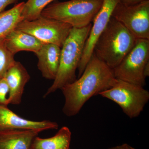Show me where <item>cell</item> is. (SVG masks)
Here are the masks:
<instances>
[{"instance_id": "obj_1", "label": "cell", "mask_w": 149, "mask_h": 149, "mask_svg": "<svg viewBox=\"0 0 149 149\" xmlns=\"http://www.w3.org/2000/svg\"><path fill=\"white\" fill-rule=\"evenodd\" d=\"M116 80L113 69L93 53L79 78L61 89L65 98L63 113L76 115L89 99L111 88Z\"/></svg>"}, {"instance_id": "obj_21", "label": "cell", "mask_w": 149, "mask_h": 149, "mask_svg": "<svg viewBox=\"0 0 149 149\" xmlns=\"http://www.w3.org/2000/svg\"><path fill=\"white\" fill-rule=\"evenodd\" d=\"M147 1L149 0H120V2L125 5L129 6L136 4Z\"/></svg>"}, {"instance_id": "obj_14", "label": "cell", "mask_w": 149, "mask_h": 149, "mask_svg": "<svg viewBox=\"0 0 149 149\" xmlns=\"http://www.w3.org/2000/svg\"><path fill=\"white\" fill-rule=\"evenodd\" d=\"M40 132L24 129L0 133V149H30L34 139Z\"/></svg>"}, {"instance_id": "obj_16", "label": "cell", "mask_w": 149, "mask_h": 149, "mask_svg": "<svg viewBox=\"0 0 149 149\" xmlns=\"http://www.w3.org/2000/svg\"><path fill=\"white\" fill-rule=\"evenodd\" d=\"M24 3L22 2L10 9L0 13V40L5 39L23 20L22 13Z\"/></svg>"}, {"instance_id": "obj_5", "label": "cell", "mask_w": 149, "mask_h": 149, "mask_svg": "<svg viewBox=\"0 0 149 149\" xmlns=\"http://www.w3.org/2000/svg\"><path fill=\"white\" fill-rule=\"evenodd\" d=\"M99 95L117 104L130 118L138 117L149 100V92L144 87L118 79Z\"/></svg>"}, {"instance_id": "obj_13", "label": "cell", "mask_w": 149, "mask_h": 149, "mask_svg": "<svg viewBox=\"0 0 149 149\" xmlns=\"http://www.w3.org/2000/svg\"><path fill=\"white\" fill-rule=\"evenodd\" d=\"M7 48L13 54L21 51H28L36 53L43 44L33 35L15 29L4 39Z\"/></svg>"}, {"instance_id": "obj_8", "label": "cell", "mask_w": 149, "mask_h": 149, "mask_svg": "<svg viewBox=\"0 0 149 149\" xmlns=\"http://www.w3.org/2000/svg\"><path fill=\"white\" fill-rule=\"evenodd\" d=\"M111 17L124 25L136 39L149 40V1L129 6L119 2Z\"/></svg>"}, {"instance_id": "obj_17", "label": "cell", "mask_w": 149, "mask_h": 149, "mask_svg": "<svg viewBox=\"0 0 149 149\" xmlns=\"http://www.w3.org/2000/svg\"><path fill=\"white\" fill-rule=\"evenodd\" d=\"M55 0H28L24 3L22 15L23 20H35L41 16L43 10Z\"/></svg>"}, {"instance_id": "obj_3", "label": "cell", "mask_w": 149, "mask_h": 149, "mask_svg": "<svg viewBox=\"0 0 149 149\" xmlns=\"http://www.w3.org/2000/svg\"><path fill=\"white\" fill-rule=\"evenodd\" d=\"M92 24L83 28L72 27L61 48L60 62L54 82L44 97L76 80V71L84 51Z\"/></svg>"}, {"instance_id": "obj_18", "label": "cell", "mask_w": 149, "mask_h": 149, "mask_svg": "<svg viewBox=\"0 0 149 149\" xmlns=\"http://www.w3.org/2000/svg\"><path fill=\"white\" fill-rule=\"evenodd\" d=\"M15 61L14 55L6 46L4 39L0 40V79L4 77L7 71Z\"/></svg>"}, {"instance_id": "obj_12", "label": "cell", "mask_w": 149, "mask_h": 149, "mask_svg": "<svg viewBox=\"0 0 149 149\" xmlns=\"http://www.w3.org/2000/svg\"><path fill=\"white\" fill-rule=\"evenodd\" d=\"M38 58L37 67L44 78L54 80L58 71L61 47L52 44H44L35 53Z\"/></svg>"}, {"instance_id": "obj_4", "label": "cell", "mask_w": 149, "mask_h": 149, "mask_svg": "<svg viewBox=\"0 0 149 149\" xmlns=\"http://www.w3.org/2000/svg\"><path fill=\"white\" fill-rule=\"evenodd\" d=\"M103 0H70L53 2L43 10L41 16L81 28L93 22Z\"/></svg>"}, {"instance_id": "obj_2", "label": "cell", "mask_w": 149, "mask_h": 149, "mask_svg": "<svg viewBox=\"0 0 149 149\" xmlns=\"http://www.w3.org/2000/svg\"><path fill=\"white\" fill-rule=\"evenodd\" d=\"M136 40L124 25L111 17L97 40L93 53L113 69L131 50Z\"/></svg>"}, {"instance_id": "obj_11", "label": "cell", "mask_w": 149, "mask_h": 149, "mask_svg": "<svg viewBox=\"0 0 149 149\" xmlns=\"http://www.w3.org/2000/svg\"><path fill=\"white\" fill-rule=\"evenodd\" d=\"M8 85V104L21 103L25 85L30 79V75L24 65L15 61L4 76Z\"/></svg>"}, {"instance_id": "obj_19", "label": "cell", "mask_w": 149, "mask_h": 149, "mask_svg": "<svg viewBox=\"0 0 149 149\" xmlns=\"http://www.w3.org/2000/svg\"><path fill=\"white\" fill-rule=\"evenodd\" d=\"M9 88L5 77L0 79V105H8Z\"/></svg>"}, {"instance_id": "obj_9", "label": "cell", "mask_w": 149, "mask_h": 149, "mask_svg": "<svg viewBox=\"0 0 149 149\" xmlns=\"http://www.w3.org/2000/svg\"><path fill=\"white\" fill-rule=\"evenodd\" d=\"M120 0H103L101 8L93 21L91 31L78 65V77L81 76L94 52L97 40L105 29L115 8Z\"/></svg>"}, {"instance_id": "obj_10", "label": "cell", "mask_w": 149, "mask_h": 149, "mask_svg": "<svg viewBox=\"0 0 149 149\" xmlns=\"http://www.w3.org/2000/svg\"><path fill=\"white\" fill-rule=\"evenodd\" d=\"M59 125L49 120L35 121L23 118L8 107L0 105V133L16 130L31 129L40 132L48 130H56Z\"/></svg>"}, {"instance_id": "obj_23", "label": "cell", "mask_w": 149, "mask_h": 149, "mask_svg": "<svg viewBox=\"0 0 149 149\" xmlns=\"http://www.w3.org/2000/svg\"><path fill=\"white\" fill-rule=\"evenodd\" d=\"M144 77L145 78H146L148 77H149V62L146 65V66H145V68L144 70Z\"/></svg>"}, {"instance_id": "obj_7", "label": "cell", "mask_w": 149, "mask_h": 149, "mask_svg": "<svg viewBox=\"0 0 149 149\" xmlns=\"http://www.w3.org/2000/svg\"><path fill=\"white\" fill-rule=\"evenodd\" d=\"M64 22L41 16L35 20H23L16 29L33 35L45 44L62 47L72 29Z\"/></svg>"}, {"instance_id": "obj_20", "label": "cell", "mask_w": 149, "mask_h": 149, "mask_svg": "<svg viewBox=\"0 0 149 149\" xmlns=\"http://www.w3.org/2000/svg\"><path fill=\"white\" fill-rule=\"evenodd\" d=\"M19 0H0V13L3 11L8 6L16 3Z\"/></svg>"}, {"instance_id": "obj_22", "label": "cell", "mask_w": 149, "mask_h": 149, "mask_svg": "<svg viewBox=\"0 0 149 149\" xmlns=\"http://www.w3.org/2000/svg\"><path fill=\"white\" fill-rule=\"evenodd\" d=\"M109 149H136L133 147H131L128 144L125 143L116 146L112 147Z\"/></svg>"}, {"instance_id": "obj_15", "label": "cell", "mask_w": 149, "mask_h": 149, "mask_svg": "<svg viewBox=\"0 0 149 149\" xmlns=\"http://www.w3.org/2000/svg\"><path fill=\"white\" fill-rule=\"evenodd\" d=\"M71 135L69 128L63 126L51 138L42 139L37 136L30 149H70Z\"/></svg>"}, {"instance_id": "obj_6", "label": "cell", "mask_w": 149, "mask_h": 149, "mask_svg": "<svg viewBox=\"0 0 149 149\" xmlns=\"http://www.w3.org/2000/svg\"><path fill=\"white\" fill-rule=\"evenodd\" d=\"M149 62V40L137 39L131 50L113 69L118 80L144 87L146 85L144 70Z\"/></svg>"}]
</instances>
